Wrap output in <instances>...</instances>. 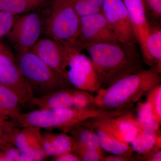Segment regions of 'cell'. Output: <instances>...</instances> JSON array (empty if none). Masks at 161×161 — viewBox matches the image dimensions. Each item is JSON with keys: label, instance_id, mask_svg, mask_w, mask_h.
I'll return each mask as SVG.
<instances>
[{"label": "cell", "instance_id": "obj_1", "mask_svg": "<svg viewBox=\"0 0 161 161\" xmlns=\"http://www.w3.org/2000/svg\"><path fill=\"white\" fill-rule=\"evenodd\" d=\"M86 51L97 71L102 88L144 69L142 55L136 45L99 43L81 47Z\"/></svg>", "mask_w": 161, "mask_h": 161}, {"label": "cell", "instance_id": "obj_2", "mask_svg": "<svg viewBox=\"0 0 161 161\" xmlns=\"http://www.w3.org/2000/svg\"><path fill=\"white\" fill-rule=\"evenodd\" d=\"M161 73L154 68L142 70L119 79L110 86L100 88L94 104L103 109H130L145 94L160 83Z\"/></svg>", "mask_w": 161, "mask_h": 161}, {"label": "cell", "instance_id": "obj_3", "mask_svg": "<svg viewBox=\"0 0 161 161\" xmlns=\"http://www.w3.org/2000/svg\"><path fill=\"white\" fill-rule=\"evenodd\" d=\"M112 112V110L96 107L88 109H39L29 112H22L13 119L21 128L31 126L40 130L58 129L63 132H69L73 128L86 121L108 115Z\"/></svg>", "mask_w": 161, "mask_h": 161}, {"label": "cell", "instance_id": "obj_4", "mask_svg": "<svg viewBox=\"0 0 161 161\" xmlns=\"http://www.w3.org/2000/svg\"><path fill=\"white\" fill-rule=\"evenodd\" d=\"M16 61L32 97H42L72 88L66 80L43 62L31 50L16 55Z\"/></svg>", "mask_w": 161, "mask_h": 161}, {"label": "cell", "instance_id": "obj_5", "mask_svg": "<svg viewBox=\"0 0 161 161\" xmlns=\"http://www.w3.org/2000/svg\"><path fill=\"white\" fill-rule=\"evenodd\" d=\"M65 54L64 76L72 88L90 93L101 88L100 79L92 60L82 53L77 43L62 42Z\"/></svg>", "mask_w": 161, "mask_h": 161}, {"label": "cell", "instance_id": "obj_6", "mask_svg": "<svg viewBox=\"0 0 161 161\" xmlns=\"http://www.w3.org/2000/svg\"><path fill=\"white\" fill-rule=\"evenodd\" d=\"M43 17V33L61 42L77 43L80 16L69 0H53L48 13Z\"/></svg>", "mask_w": 161, "mask_h": 161}, {"label": "cell", "instance_id": "obj_7", "mask_svg": "<svg viewBox=\"0 0 161 161\" xmlns=\"http://www.w3.org/2000/svg\"><path fill=\"white\" fill-rule=\"evenodd\" d=\"M81 124L100 128L118 140L129 144L135 138L142 127L130 110L91 119Z\"/></svg>", "mask_w": 161, "mask_h": 161}, {"label": "cell", "instance_id": "obj_8", "mask_svg": "<svg viewBox=\"0 0 161 161\" xmlns=\"http://www.w3.org/2000/svg\"><path fill=\"white\" fill-rule=\"evenodd\" d=\"M42 33L43 17L33 11L18 16L6 36L18 55L30 50Z\"/></svg>", "mask_w": 161, "mask_h": 161}, {"label": "cell", "instance_id": "obj_9", "mask_svg": "<svg viewBox=\"0 0 161 161\" xmlns=\"http://www.w3.org/2000/svg\"><path fill=\"white\" fill-rule=\"evenodd\" d=\"M101 12L120 43L136 45L135 33L122 0H103Z\"/></svg>", "mask_w": 161, "mask_h": 161}, {"label": "cell", "instance_id": "obj_10", "mask_svg": "<svg viewBox=\"0 0 161 161\" xmlns=\"http://www.w3.org/2000/svg\"><path fill=\"white\" fill-rule=\"evenodd\" d=\"M0 84L9 88L18 95L24 106H31L32 96L20 72L16 58L5 47L0 52Z\"/></svg>", "mask_w": 161, "mask_h": 161}, {"label": "cell", "instance_id": "obj_11", "mask_svg": "<svg viewBox=\"0 0 161 161\" xmlns=\"http://www.w3.org/2000/svg\"><path fill=\"white\" fill-rule=\"evenodd\" d=\"M102 12L80 17V29L77 43L81 47L99 43H118Z\"/></svg>", "mask_w": 161, "mask_h": 161}, {"label": "cell", "instance_id": "obj_12", "mask_svg": "<svg viewBox=\"0 0 161 161\" xmlns=\"http://www.w3.org/2000/svg\"><path fill=\"white\" fill-rule=\"evenodd\" d=\"M31 50L66 80L64 72L65 54L62 42L46 37L40 39Z\"/></svg>", "mask_w": 161, "mask_h": 161}, {"label": "cell", "instance_id": "obj_13", "mask_svg": "<svg viewBox=\"0 0 161 161\" xmlns=\"http://www.w3.org/2000/svg\"><path fill=\"white\" fill-rule=\"evenodd\" d=\"M40 130L36 127H23L15 137V146L31 161H43L47 158L43 150Z\"/></svg>", "mask_w": 161, "mask_h": 161}, {"label": "cell", "instance_id": "obj_14", "mask_svg": "<svg viewBox=\"0 0 161 161\" xmlns=\"http://www.w3.org/2000/svg\"><path fill=\"white\" fill-rule=\"evenodd\" d=\"M132 24L136 42L140 48L147 39L150 23L143 0H122Z\"/></svg>", "mask_w": 161, "mask_h": 161}, {"label": "cell", "instance_id": "obj_15", "mask_svg": "<svg viewBox=\"0 0 161 161\" xmlns=\"http://www.w3.org/2000/svg\"><path fill=\"white\" fill-rule=\"evenodd\" d=\"M150 23L149 32L144 46L141 48L144 63L161 73V27Z\"/></svg>", "mask_w": 161, "mask_h": 161}, {"label": "cell", "instance_id": "obj_16", "mask_svg": "<svg viewBox=\"0 0 161 161\" xmlns=\"http://www.w3.org/2000/svg\"><path fill=\"white\" fill-rule=\"evenodd\" d=\"M74 89H64L42 97H32L31 106L39 109L72 108Z\"/></svg>", "mask_w": 161, "mask_h": 161}, {"label": "cell", "instance_id": "obj_17", "mask_svg": "<svg viewBox=\"0 0 161 161\" xmlns=\"http://www.w3.org/2000/svg\"><path fill=\"white\" fill-rule=\"evenodd\" d=\"M130 144L133 151L141 155L161 150L160 131L142 126L138 134Z\"/></svg>", "mask_w": 161, "mask_h": 161}, {"label": "cell", "instance_id": "obj_18", "mask_svg": "<svg viewBox=\"0 0 161 161\" xmlns=\"http://www.w3.org/2000/svg\"><path fill=\"white\" fill-rule=\"evenodd\" d=\"M88 127L94 130L97 134L103 150L113 155H133L134 151L130 144L118 140L100 128Z\"/></svg>", "mask_w": 161, "mask_h": 161}, {"label": "cell", "instance_id": "obj_19", "mask_svg": "<svg viewBox=\"0 0 161 161\" xmlns=\"http://www.w3.org/2000/svg\"><path fill=\"white\" fill-rule=\"evenodd\" d=\"M25 106L12 90L0 84V113L14 119L22 113Z\"/></svg>", "mask_w": 161, "mask_h": 161}, {"label": "cell", "instance_id": "obj_20", "mask_svg": "<svg viewBox=\"0 0 161 161\" xmlns=\"http://www.w3.org/2000/svg\"><path fill=\"white\" fill-rule=\"evenodd\" d=\"M69 132L74 144L86 149L103 150L98 136L89 127L80 124Z\"/></svg>", "mask_w": 161, "mask_h": 161}, {"label": "cell", "instance_id": "obj_21", "mask_svg": "<svg viewBox=\"0 0 161 161\" xmlns=\"http://www.w3.org/2000/svg\"><path fill=\"white\" fill-rule=\"evenodd\" d=\"M47 0H0V11L19 15L36 11Z\"/></svg>", "mask_w": 161, "mask_h": 161}, {"label": "cell", "instance_id": "obj_22", "mask_svg": "<svg viewBox=\"0 0 161 161\" xmlns=\"http://www.w3.org/2000/svg\"><path fill=\"white\" fill-rule=\"evenodd\" d=\"M20 129L13 119L0 113V150L15 146V137Z\"/></svg>", "mask_w": 161, "mask_h": 161}, {"label": "cell", "instance_id": "obj_23", "mask_svg": "<svg viewBox=\"0 0 161 161\" xmlns=\"http://www.w3.org/2000/svg\"><path fill=\"white\" fill-rule=\"evenodd\" d=\"M136 117L142 126L150 128L158 132L160 131V127L161 125L154 118L150 104L147 101L137 104Z\"/></svg>", "mask_w": 161, "mask_h": 161}, {"label": "cell", "instance_id": "obj_24", "mask_svg": "<svg viewBox=\"0 0 161 161\" xmlns=\"http://www.w3.org/2000/svg\"><path fill=\"white\" fill-rule=\"evenodd\" d=\"M74 9L80 17L102 11L103 0H69Z\"/></svg>", "mask_w": 161, "mask_h": 161}, {"label": "cell", "instance_id": "obj_25", "mask_svg": "<svg viewBox=\"0 0 161 161\" xmlns=\"http://www.w3.org/2000/svg\"><path fill=\"white\" fill-rule=\"evenodd\" d=\"M50 135L55 157L64 153L72 151L73 140L71 136L68 135L66 132L54 133L50 132Z\"/></svg>", "mask_w": 161, "mask_h": 161}, {"label": "cell", "instance_id": "obj_26", "mask_svg": "<svg viewBox=\"0 0 161 161\" xmlns=\"http://www.w3.org/2000/svg\"><path fill=\"white\" fill-rule=\"evenodd\" d=\"M147 101L150 104L153 115L161 125V85L159 84L147 93Z\"/></svg>", "mask_w": 161, "mask_h": 161}, {"label": "cell", "instance_id": "obj_27", "mask_svg": "<svg viewBox=\"0 0 161 161\" xmlns=\"http://www.w3.org/2000/svg\"><path fill=\"white\" fill-rule=\"evenodd\" d=\"M95 96L90 92L74 89L72 108L78 109H88L95 107Z\"/></svg>", "mask_w": 161, "mask_h": 161}, {"label": "cell", "instance_id": "obj_28", "mask_svg": "<svg viewBox=\"0 0 161 161\" xmlns=\"http://www.w3.org/2000/svg\"><path fill=\"white\" fill-rule=\"evenodd\" d=\"M72 152L78 156L80 161H103L105 157L103 150L86 149L74 144V142Z\"/></svg>", "mask_w": 161, "mask_h": 161}, {"label": "cell", "instance_id": "obj_29", "mask_svg": "<svg viewBox=\"0 0 161 161\" xmlns=\"http://www.w3.org/2000/svg\"><path fill=\"white\" fill-rule=\"evenodd\" d=\"M18 16L0 11V39L9 33Z\"/></svg>", "mask_w": 161, "mask_h": 161}, {"label": "cell", "instance_id": "obj_30", "mask_svg": "<svg viewBox=\"0 0 161 161\" xmlns=\"http://www.w3.org/2000/svg\"><path fill=\"white\" fill-rule=\"evenodd\" d=\"M143 1L147 15L149 13L154 19L161 20V0H143Z\"/></svg>", "mask_w": 161, "mask_h": 161}, {"label": "cell", "instance_id": "obj_31", "mask_svg": "<svg viewBox=\"0 0 161 161\" xmlns=\"http://www.w3.org/2000/svg\"><path fill=\"white\" fill-rule=\"evenodd\" d=\"M2 151L7 161H31L15 146L7 147Z\"/></svg>", "mask_w": 161, "mask_h": 161}, {"label": "cell", "instance_id": "obj_32", "mask_svg": "<svg viewBox=\"0 0 161 161\" xmlns=\"http://www.w3.org/2000/svg\"><path fill=\"white\" fill-rule=\"evenodd\" d=\"M132 155H113L105 156L103 161H132L138 160V158Z\"/></svg>", "mask_w": 161, "mask_h": 161}, {"label": "cell", "instance_id": "obj_33", "mask_svg": "<svg viewBox=\"0 0 161 161\" xmlns=\"http://www.w3.org/2000/svg\"><path fill=\"white\" fill-rule=\"evenodd\" d=\"M54 161H80V159L72 151L64 153L58 156L53 157Z\"/></svg>", "mask_w": 161, "mask_h": 161}, {"label": "cell", "instance_id": "obj_34", "mask_svg": "<svg viewBox=\"0 0 161 161\" xmlns=\"http://www.w3.org/2000/svg\"><path fill=\"white\" fill-rule=\"evenodd\" d=\"M142 156V157H141L140 156L139 157V159L147 161H161V150L153 151V152L150 153Z\"/></svg>", "mask_w": 161, "mask_h": 161}, {"label": "cell", "instance_id": "obj_35", "mask_svg": "<svg viewBox=\"0 0 161 161\" xmlns=\"http://www.w3.org/2000/svg\"><path fill=\"white\" fill-rule=\"evenodd\" d=\"M5 47L2 44V43H0V52L2 51V50H3L4 48H5Z\"/></svg>", "mask_w": 161, "mask_h": 161}]
</instances>
